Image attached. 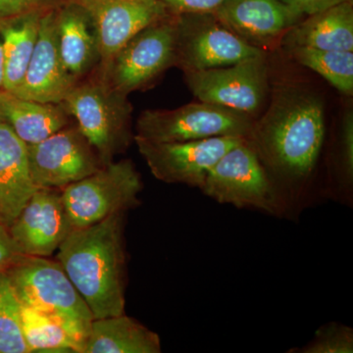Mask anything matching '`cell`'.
<instances>
[{
    "label": "cell",
    "mask_w": 353,
    "mask_h": 353,
    "mask_svg": "<svg viewBox=\"0 0 353 353\" xmlns=\"http://www.w3.org/2000/svg\"><path fill=\"white\" fill-rule=\"evenodd\" d=\"M246 139L270 176L287 216L299 215L310 204L311 181L326 139L321 99L305 88H280Z\"/></svg>",
    "instance_id": "cell-1"
},
{
    "label": "cell",
    "mask_w": 353,
    "mask_h": 353,
    "mask_svg": "<svg viewBox=\"0 0 353 353\" xmlns=\"http://www.w3.org/2000/svg\"><path fill=\"white\" fill-rule=\"evenodd\" d=\"M125 216L115 213L90 226L74 228L57 252L94 319L125 313Z\"/></svg>",
    "instance_id": "cell-2"
},
{
    "label": "cell",
    "mask_w": 353,
    "mask_h": 353,
    "mask_svg": "<svg viewBox=\"0 0 353 353\" xmlns=\"http://www.w3.org/2000/svg\"><path fill=\"white\" fill-rule=\"evenodd\" d=\"M61 105L75 118L103 166L126 152L134 141L132 106L128 95L111 87L97 73L85 82L79 81Z\"/></svg>",
    "instance_id": "cell-3"
},
{
    "label": "cell",
    "mask_w": 353,
    "mask_h": 353,
    "mask_svg": "<svg viewBox=\"0 0 353 353\" xmlns=\"http://www.w3.org/2000/svg\"><path fill=\"white\" fill-rule=\"evenodd\" d=\"M6 273L21 303L61 322L85 348L94 316L57 259L23 255Z\"/></svg>",
    "instance_id": "cell-4"
},
{
    "label": "cell",
    "mask_w": 353,
    "mask_h": 353,
    "mask_svg": "<svg viewBox=\"0 0 353 353\" xmlns=\"http://www.w3.org/2000/svg\"><path fill=\"white\" fill-rule=\"evenodd\" d=\"M199 190L220 204L288 217L277 190L246 139L220 158Z\"/></svg>",
    "instance_id": "cell-5"
},
{
    "label": "cell",
    "mask_w": 353,
    "mask_h": 353,
    "mask_svg": "<svg viewBox=\"0 0 353 353\" xmlns=\"http://www.w3.org/2000/svg\"><path fill=\"white\" fill-rule=\"evenodd\" d=\"M254 121L250 114L199 101L176 109L143 111L137 122L136 137L152 143H180L216 137L248 139Z\"/></svg>",
    "instance_id": "cell-6"
},
{
    "label": "cell",
    "mask_w": 353,
    "mask_h": 353,
    "mask_svg": "<svg viewBox=\"0 0 353 353\" xmlns=\"http://www.w3.org/2000/svg\"><path fill=\"white\" fill-rule=\"evenodd\" d=\"M143 188L141 174L132 160L123 159L102 166L61 192L74 229L90 226L115 213L138 208Z\"/></svg>",
    "instance_id": "cell-7"
},
{
    "label": "cell",
    "mask_w": 353,
    "mask_h": 353,
    "mask_svg": "<svg viewBox=\"0 0 353 353\" xmlns=\"http://www.w3.org/2000/svg\"><path fill=\"white\" fill-rule=\"evenodd\" d=\"M176 16L148 25L114 57L108 73L101 77L123 94L148 87L176 61Z\"/></svg>",
    "instance_id": "cell-8"
},
{
    "label": "cell",
    "mask_w": 353,
    "mask_h": 353,
    "mask_svg": "<svg viewBox=\"0 0 353 353\" xmlns=\"http://www.w3.org/2000/svg\"><path fill=\"white\" fill-rule=\"evenodd\" d=\"M176 16V66L183 73L230 66L264 54L228 29L213 13Z\"/></svg>",
    "instance_id": "cell-9"
},
{
    "label": "cell",
    "mask_w": 353,
    "mask_h": 353,
    "mask_svg": "<svg viewBox=\"0 0 353 353\" xmlns=\"http://www.w3.org/2000/svg\"><path fill=\"white\" fill-rule=\"evenodd\" d=\"M27 152L32 183L43 189L63 190L103 166L77 124L27 145Z\"/></svg>",
    "instance_id": "cell-10"
},
{
    "label": "cell",
    "mask_w": 353,
    "mask_h": 353,
    "mask_svg": "<svg viewBox=\"0 0 353 353\" xmlns=\"http://www.w3.org/2000/svg\"><path fill=\"white\" fill-rule=\"evenodd\" d=\"M185 82L199 101L224 106L254 117L268 94L264 54L226 67L185 73Z\"/></svg>",
    "instance_id": "cell-11"
},
{
    "label": "cell",
    "mask_w": 353,
    "mask_h": 353,
    "mask_svg": "<svg viewBox=\"0 0 353 353\" xmlns=\"http://www.w3.org/2000/svg\"><path fill=\"white\" fill-rule=\"evenodd\" d=\"M243 139L216 137L180 143H152L134 136V141L157 180L201 189L220 158Z\"/></svg>",
    "instance_id": "cell-12"
},
{
    "label": "cell",
    "mask_w": 353,
    "mask_h": 353,
    "mask_svg": "<svg viewBox=\"0 0 353 353\" xmlns=\"http://www.w3.org/2000/svg\"><path fill=\"white\" fill-rule=\"evenodd\" d=\"M90 16L99 44L97 73L104 77L114 57L139 31L171 15L160 0H74Z\"/></svg>",
    "instance_id": "cell-13"
},
{
    "label": "cell",
    "mask_w": 353,
    "mask_h": 353,
    "mask_svg": "<svg viewBox=\"0 0 353 353\" xmlns=\"http://www.w3.org/2000/svg\"><path fill=\"white\" fill-rule=\"evenodd\" d=\"M8 229L23 255L54 254L73 230L61 190L38 188Z\"/></svg>",
    "instance_id": "cell-14"
},
{
    "label": "cell",
    "mask_w": 353,
    "mask_h": 353,
    "mask_svg": "<svg viewBox=\"0 0 353 353\" xmlns=\"http://www.w3.org/2000/svg\"><path fill=\"white\" fill-rule=\"evenodd\" d=\"M55 10L48 11L41 17L38 41L23 82L13 92H9L21 99L62 103L79 82L65 67L60 57Z\"/></svg>",
    "instance_id": "cell-15"
},
{
    "label": "cell",
    "mask_w": 353,
    "mask_h": 353,
    "mask_svg": "<svg viewBox=\"0 0 353 353\" xmlns=\"http://www.w3.org/2000/svg\"><path fill=\"white\" fill-rule=\"evenodd\" d=\"M213 14L234 34L260 50L304 17L280 0H223Z\"/></svg>",
    "instance_id": "cell-16"
},
{
    "label": "cell",
    "mask_w": 353,
    "mask_h": 353,
    "mask_svg": "<svg viewBox=\"0 0 353 353\" xmlns=\"http://www.w3.org/2000/svg\"><path fill=\"white\" fill-rule=\"evenodd\" d=\"M55 27L60 57L67 70L81 79L99 64L97 34L82 6L69 0L55 10Z\"/></svg>",
    "instance_id": "cell-17"
},
{
    "label": "cell",
    "mask_w": 353,
    "mask_h": 353,
    "mask_svg": "<svg viewBox=\"0 0 353 353\" xmlns=\"http://www.w3.org/2000/svg\"><path fill=\"white\" fill-rule=\"evenodd\" d=\"M38 188L32 183L27 145L0 124V224L10 227Z\"/></svg>",
    "instance_id": "cell-18"
},
{
    "label": "cell",
    "mask_w": 353,
    "mask_h": 353,
    "mask_svg": "<svg viewBox=\"0 0 353 353\" xmlns=\"http://www.w3.org/2000/svg\"><path fill=\"white\" fill-rule=\"evenodd\" d=\"M0 116L26 145L38 143L70 124L61 103L21 99L4 90H0Z\"/></svg>",
    "instance_id": "cell-19"
},
{
    "label": "cell",
    "mask_w": 353,
    "mask_h": 353,
    "mask_svg": "<svg viewBox=\"0 0 353 353\" xmlns=\"http://www.w3.org/2000/svg\"><path fill=\"white\" fill-rule=\"evenodd\" d=\"M285 34L290 46L353 51L352 0L308 16Z\"/></svg>",
    "instance_id": "cell-20"
},
{
    "label": "cell",
    "mask_w": 353,
    "mask_h": 353,
    "mask_svg": "<svg viewBox=\"0 0 353 353\" xmlns=\"http://www.w3.org/2000/svg\"><path fill=\"white\" fill-rule=\"evenodd\" d=\"M157 333L124 314L92 320L83 353H160Z\"/></svg>",
    "instance_id": "cell-21"
},
{
    "label": "cell",
    "mask_w": 353,
    "mask_h": 353,
    "mask_svg": "<svg viewBox=\"0 0 353 353\" xmlns=\"http://www.w3.org/2000/svg\"><path fill=\"white\" fill-rule=\"evenodd\" d=\"M44 13H32L0 24L4 57L3 90L7 92H13L23 82L38 41Z\"/></svg>",
    "instance_id": "cell-22"
},
{
    "label": "cell",
    "mask_w": 353,
    "mask_h": 353,
    "mask_svg": "<svg viewBox=\"0 0 353 353\" xmlns=\"http://www.w3.org/2000/svg\"><path fill=\"white\" fill-rule=\"evenodd\" d=\"M22 329L30 352L83 353V347L61 322L22 304Z\"/></svg>",
    "instance_id": "cell-23"
},
{
    "label": "cell",
    "mask_w": 353,
    "mask_h": 353,
    "mask_svg": "<svg viewBox=\"0 0 353 353\" xmlns=\"http://www.w3.org/2000/svg\"><path fill=\"white\" fill-rule=\"evenodd\" d=\"M292 57L328 81L341 94H353V51L290 46Z\"/></svg>",
    "instance_id": "cell-24"
},
{
    "label": "cell",
    "mask_w": 353,
    "mask_h": 353,
    "mask_svg": "<svg viewBox=\"0 0 353 353\" xmlns=\"http://www.w3.org/2000/svg\"><path fill=\"white\" fill-rule=\"evenodd\" d=\"M22 303L6 272L0 273V353H29L22 329Z\"/></svg>",
    "instance_id": "cell-25"
},
{
    "label": "cell",
    "mask_w": 353,
    "mask_h": 353,
    "mask_svg": "<svg viewBox=\"0 0 353 353\" xmlns=\"http://www.w3.org/2000/svg\"><path fill=\"white\" fill-rule=\"evenodd\" d=\"M292 353H352L353 329L347 325L330 322L316 331L312 340Z\"/></svg>",
    "instance_id": "cell-26"
},
{
    "label": "cell",
    "mask_w": 353,
    "mask_h": 353,
    "mask_svg": "<svg viewBox=\"0 0 353 353\" xmlns=\"http://www.w3.org/2000/svg\"><path fill=\"white\" fill-rule=\"evenodd\" d=\"M69 0H0V24L19 20L32 13L55 10Z\"/></svg>",
    "instance_id": "cell-27"
},
{
    "label": "cell",
    "mask_w": 353,
    "mask_h": 353,
    "mask_svg": "<svg viewBox=\"0 0 353 353\" xmlns=\"http://www.w3.org/2000/svg\"><path fill=\"white\" fill-rule=\"evenodd\" d=\"M172 14L213 13L223 0H160Z\"/></svg>",
    "instance_id": "cell-28"
},
{
    "label": "cell",
    "mask_w": 353,
    "mask_h": 353,
    "mask_svg": "<svg viewBox=\"0 0 353 353\" xmlns=\"http://www.w3.org/2000/svg\"><path fill=\"white\" fill-rule=\"evenodd\" d=\"M22 256L8 227L0 224V273L8 271Z\"/></svg>",
    "instance_id": "cell-29"
},
{
    "label": "cell",
    "mask_w": 353,
    "mask_h": 353,
    "mask_svg": "<svg viewBox=\"0 0 353 353\" xmlns=\"http://www.w3.org/2000/svg\"><path fill=\"white\" fill-rule=\"evenodd\" d=\"M303 15L310 16L350 0H280Z\"/></svg>",
    "instance_id": "cell-30"
},
{
    "label": "cell",
    "mask_w": 353,
    "mask_h": 353,
    "mask_svg": "<svg viewBox=\"0 0 353 353\" xmlns=\"http://www.w3.org/2000/svg\"><path fill=\"white\" fill-rule=\"evenodd\" d=\"M3 83H4L3 48H2V43H0V90H3Z\"/></svg>",
    "instance_id": "cell-31"
},
{
    "label": "cell",
    "mask_w": 353,
    "mask_h": 353,
    "mask_svg": "<svg viewBox=\"0 0 353 353\" xmlns=\"http://www.w3.org/2000/svg\"><path fill=\"white\" fill-rule=\"evenodd\" d=\"M1 123H3V121H2L1 116H0V124H1Z\"/></svg>",
    "instance_id": "cell-32"
}]
</instances>
